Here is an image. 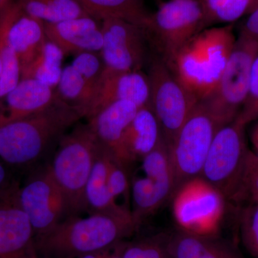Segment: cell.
Segmentation results:
<instances>
[{"label":"cell","mask_w":258,"mask_h":258,"mask_svg":"<svg viewBox=\"0 0 258 258\" xmlns=\"http://www.w3.org/2000/svg\"><path fill=\"white\" fill-rule=\"evenodd\" d=\"M132 217L89 214L69 217L35 237L37 258H78L113 247L139 230Z\"/></svg>","instance_id":"6da1fadb"},{"label":"cell","mask_w":258,"mask_h":258,"mask_svg":"<svg viewBox=\"0 0 258 258\" xmlns=\"http://www.w3.org/2000/svg\"><path fill=\"white\" fill-rule=\"evenodd\" d=\"M81 118L77 110L58 99L25 118L0 120V159L18 169L33 165Z\"/></svg>","instance_id":"7a4b0ae2"},{"label":"cell","mask_w":258,"mask_h":258,"mask_svg":"<svg viewBox=\"0 0 258 258\" xmlns=\"http://www.w3.org/2000/svg\"><path fill=\"white\" fill-rule=\"evenodd\" d=\"M236 39L234 24L204 29L165 63L176 80L203 102L216 88Z\"/></svg>","instance_id":"3957f363"},{"label":"cell","mask_w":258,"mask_h":258,"mask_svg":"<svg viewBox=\"0 0 258 258\" xmlns=\"http://www.w3.org/2000/svg\"><path fill=\"white\" fill-rule=\"evenodd\" d=\"M98 142L88 123H80L58 142L47 164L52 177L63 195L68 217L86 212L85 191L96 158Z\"/></svg>","instance_id":"277c9868"},{"label":"cell","mask_w":258,"mask_h":258,"mask_svg":"<svg viewBox=\"0 0 258 258\" xmlns=\"http://www.w3.org/2000/svg\"><path fill=\"white\" fill-rule=\"evenodd\" d=\"M258 42L239 33L225 69L214 92L201 102L218 126L235 121L248 94L251 68Z\"/></svg>","instance_id":"5b68a950"},{"label":"cell","mask_w":258,"mask_h":258,"mask_svg":"<svg viewBox=\"0 0 258 258\" xmlns=\"http://www.w3.org/2000/svg\"><path fill=\"white\" fill-rule=\"evenodd\" d=\"M204 29L202 0H167L151 14L144 30L152 53L166 62Z\"/></svg>","instance_id":"8992f818"},{"label":"cell","mask_w":258,"mask_h":258,"mask_svg":"<svg viewBox=\"0 0 258 258\" xmlns=\"http://www.w3.org/2000/svg\"><path fill=\"white\" fill-rule=\"evenodd\" d=\"M245 126L235 120L217 129L200 175L222 194L227 203L235 204L249 150Z\"/></svg>","instance_id":"52a82bcc"},{"label":"cell","mask_w":258,"mask_h":258,"mask_svg":"<svg viewBox=\"0 0 258 258\" xmlns=\"http://www.w3.org/2000/svg\"><path fill=\"white\" fill-rule=\"evenodd\" d=\"M171 207L178 229L201 236H217L227 202L201 176L188 180L173 195Z\"/></svg>","instance_id":"ba28073f"},{"label":"cell","mask_w":258,"mask_h":258,"mask_svg":"<svg viewBox=\"0 0 258 258\" xmlns=\"http://www.w3.org/2000/svg\"><path fill=\"white\" fill-rule=\"evenodd\" d=\"M148 64L149 103L159 121L163 138L169 147L199 101L176 80L160 57L152 53Z\"/></svg>","instance_id":"9c48e42d"},{"label":"cell","mask_w":258,"mask_h":258,"mask_svg":"<svg viewBox=\"0 0 258 258\" xmlns=\"http://www.w3.org/2000/svg\"><path fill=\"white\" fill-rule=\"evenodd\" d=\"M219 128L205 105L199 102L168 147L174 177V193L188 180L201 175Z\"/></svg>","instance_id":"30bf717a"},{"label":"cell","mask_w":258,"mask_h":258,"mask_svg":"<svg viewBox=\"0 0 258 258\" xmlns=\"http://www.w3.org/2000/svg\"><path fill=\"white\" fill-rule=\"evenodd\" d=\"M139 162L143 174L131 176V212L139 227L172 198L174 177L169 148L163 139Z\"/></svg>","instance_id":"8fae6325"},{"label":"cell","mask_w":258,"mask_h":258,"mask_svg":"<svg viewBox=\"0 0 258 258\" xmlns=\"http://www.w3.org/2000/svg\"><path fill=\"white\" fill-rule=\"evenodd\" d=\"M104 69L115 72L142 71L152 52L142 27L119 18L101 21Z\"/></svg>","instance_id":"7c38bea8"},{"label":"cell","mask_w":258,"mask_h":258,"mask_svg":"<svg viewBox=\"0 0 258 258\" xmlns=\"http://www.w3.org/2000/svg\"><path fill=\"white\" fill-rule=\"evenodd\" d=\"M19 199L31 222L35 237L45 233L68 217L66 200L47 164L35 171L20 186Z\"/></svg>","instance_id":"4fadbf2b"},{"label":"cell","mask_w":258,"mask_h":258,"mask_svg":"<svg viewBox=\"0 0 258 258\" xmlns=\"http://www.w3.org/2000/svg\"><path fill=\"white\" fill-rule=\"evenodd\" d=\"M15 181L0 193V258H37L35 232L19 199Z\"/></svg>","instance_id":"5bb4252c"},{"label":"cell","mask_w":258,"mask_h":258,"mask_svg":"<svg viewBox=\"0 0 258 258\" xmlns=\"http://www.w3.org/2000/svg\"><path fill=\"white\" fill-rule=\"evenodd\" d=\"M104 70L100 52L76 55L72 63L62 69L55 88L62 103L72 107L84 118Z\"/></svg>","instance_id":"9a60e30c"},{"label":"cell","mask_w":258,"mask_h":258,"mask_svg":"<svg viewBox=\"0 0 258 258\" xmlns=\"http://www.w3.org/2000/svg\"><path fill=\"white\" fill-rule=\"evenodd\" d=\"M150 84L143 71L115 72L104 69L84 118L91 119L98 112L118 101H132L139 107L149 104Z\"/></svg>","instance_id":"2e32d148"},{"label":"cell","mask_w":258,"mask_h":258,"mask_svg":"<svg viewBox=\"0 0 258 258\" xmlns=\"http://www.w3.org/2000/svg\"><path fill=\"white\" fill-rule=\"evenodd\" d=\"M47 40L53 42L64 55L100 52L103 45L101 21L91 16L44 23Z\"/></svg>","instance_id":"e0dca14e"},{"label":"cell","mask_w":258,"mask_h":258,"mask_svg":"<svg viewBox=\"0 0 258 258\" xmlns=\"http://www.w3.org/2000/svg\"><path fill=\"white\" fill-rule=\"evenodd\" d=\"M139 108L132 101L115 102L87 120L98 142L129 172L132 167L123 149V137Z\"/></svg>","instance_id":"ac0fdd59"},{"label":"cell","mask_w":258,"mask_h":258,"mask_svg":"<svg viewBox=\"0 0 258 258\" xmlns=\"http://www.w3.org/2000/svg\"><path fill=\"white\" fill-rule=\"evenodd\" d=\"M0 27L18 55L21 70L33 60L47 40L43 22L25 13L15 0L0 15Z\"/></svg>","instance_id":"d6986e66"},{"label":"cell","mask_w":258,"mask_h":258,"mask_svg":"<svg viewBox=\"0 0 258 258\" xmlns=\"http://www.w3.org/2000/svg\"><path fill=\"white\" fill-rule=\"evenodd\" d=\"M55 88L34 79H21L0 103V120L25 118L46 109L58 100Z\"/></svg>","instance_id":"ffe728a7"},{"label":"cell","mask_w":258,"mask_h":258,"mask_svg":"<svg viewBox=\"0 0 258 258\" xmlns=\"http://www.w3.org/2000/svg\"><path fill=\"white\" fill-rule=\"evenodd\" d=\"M113 158L111 153L99 143L85 191L86 212L132 217L130 210L117 203L108 187V171Z\"/></svg>","instance_id":"44dd1931"},{"label":"cell","mask_w":258,"mask_h":258,"mask_svg":"<svg viewBox=\"0 0 258 258\" xmlns=\"http://www.w3.org/2000/svg\"><path fill=\"white\" fill-rule=\"evenodd\" d=\"M162 138L160 125L150 103L140 107L123 137V149L132 167L154 150Z\"/></svg>","instance_id":"7402d4cb"},{"label":"cell","mask_w":258,"mask_h":258,"mask_svg":"<svg viewBox=\"0 0 258 258\" xmlns=\"http://www.w3.org/2000/svg\"><path fill=\"white\" fill-rule=\"evenodd\" d=\"M171 258H242L232 244L218 236H201L178 229L169 235Z\"/></svg>","instance_id":"603a6c76"},{"label":"cell","mask_w":258,"mask_h":258,"mask_svg":"<svg viewBox=\"0 0 258 258\" xmlns=\"http://www.w3.org/2000/svg\"><path fill=\"white\" fill-rule=\"evenodd\" d=\"M86 13L103 21L107 18H119L144 28L151 14L144 0H77Z\"/></svg>","instance_id":"cb8c5ba5"},{"label":"cell","mask_w":258,"mask_h":258,"mask_svg":"<svg viewBox=\"0 0 258 258\" xmlns=\"http://www.w3.org/2000/svg\"><path fill=\"white\" fill-rule=\"evenodd\" d=\"M64 56L62 50L47 39L33 60L21 70V79L36 80L55 89L63 69Z\"/></svg>","instance_id":"d4e9b609"},{"label":"cell","mask_w":258,"mask_h":258,"mask_svg":"<svg viewBox=\"0 0 258 258\" xmlns=\"http://www.w3.org/2000/svg\"><path fill=\"white\" fill-rule=\"evenodd\" d=\"M27 14L44 23H57L61 20L90 16L77 0H15Z\"/></svg>","instance_id":"484cf974"},{"label":"cell","mask_w":258,"mask_h":258,"mask_svg":"<svg viewBox=\"0 0 258 258\" xmlns=\"http://www.w3.org/2000/svg\"><path fill=\"white\" fill-rule=\"evenodd\" d=\"M205 28L217 24H234L257 7V0H202Z\"/></svg>","instance_id":"4316f807"},{"label":"cell","mask_w":258,"mask_h":258,"mask_svg":"<svg viewBox=\"0 0 258 258\" xmlns=\"http://www.w3.org/2000/svg\"><path fill=\"white\" fill-rule=\"evenodd\" d=\"M169 234L160 233L134 242H125L123 258H171Z\"/></svg>","instance_id":"83f0119b"},{"label":"cell","mask_w":258,"mask_h":258,"mask_svg":"<svg viewBox=\"0 0 258 258\" xmlns=\"http://www.w3.org/2000/svg\"><path fill=\"white\" fill-rule=\"evenodd\" d=\"M258 203V155L249 149L235 204Z\"/></svg>","instance_id":"f1b7e54d"},{"label":"cell","mask_w":258,"mask_h":258,"mask_svg":"<svg viewBox=\"0 0 258 258\" xmlns=\"http://www.w3.org/2000/svg\"><path fill=\"white\" fill-rule=\"evenodd\" d=\"M239 218L242 243L249 253L258 258V203L245 204Z\"/></svg>","instance_id":"f546056e"},{"label":"cell","mask_w":258,"mask_h":258,"mask_svg":"<svg viewBox=\"0 0 258 258\" xmlns=\"http://www.w3.org/2000/svg\"><path fill=\"white\" fill-rule=\"evenodd\" d=\"M108 185L117 203L120 205L118 200L121 199L125 208L131 210L130 172L114 158L112 159L108 171Z\"/></svg>","instance_id":"4dcf8cb0"},{"label":"cell","mask_w":258,"mask_h":258,"mask_svg":"<svg viewBox=\"0 0 258 258\" xmlns=\"http://www.w3.org/2000/svg\"><path fill=\"white\" fill-rule=\"evenodd\" d=\"M258 120V52L251 68L248 94L237 120L244 125Z\"/></svg>","instance_id":"1f68e13d"},{"label":"cell","mask_w":258,"mask_h":258,"mask_svg":"<svg viewBox=\"0 0 258 258\" xmlns=\"http://www.w3.org/2000/svg\"><path fill=\"white\" fill-rule=\"evenodd\" d=\"M247 15L240 32L258 42V6Z\"/></svg>","instance_id":"d6a6232c"},{"label":"cell","mask_w":258,"mask_h":258,"mask_svg":"<svg viewBox=\"0 0 258 258\" xmlns=\"http://www.w3.org/2000/svg\"><path fill=\"white\" fill-rule=\"evenodd\" d=\"M13 180L10 179L9 173L8 172L6 165L0 159V193L11 184Z\"/></svg>","instance_id":"836d02e7"},{"label":"cell","mask_w":258,"mask_h":258,"mask_svg":"<svg viewBox=\"0 0 258 258\" xmlns=\"http://www.w3.org/2000/svg\"><path fill=\"white\" fill-rule=\"evenodd\" d=\"M125 242H126L125 241H122L113 246L107 258H123V252Z\"/></svg>","instance_id":"e575fe53"},{"label":"cell","mask_w":258,"mask_h":258,"mask_svg":"<svg viewBox=\"0 0 258 258\" xmlns=\"http://www.w3.org/2000/svg\"><path fill=\"white\" fill-rule=\"evenodd\" d=\"M111 248L112 247L103 249V250L96 251V252H91V253L83 254V255L80 256L78 258H107Z\"/></svg>","instance_id":"d590c367"},{"label":"cell","mask_w":258,"mask_h":258,"mask_svg":"<svg viewBox=\"0 0 258 258\" xmlns=\"http://www.w3.org/2000/svg\"><path fill=\"white\" fill-rule=\"evenodd\" d=\"M251 142L253 145L254 152L258 155V121L251 132Z\"/></svg>","instance_id":"8d00e7d4"},{"label":"cell","mask_w":258,"mask_h":258,"mask_svg":"<svg viewBox=\"0 0 258 258\" xmlns=\"http://www.w3.org/2000/svg\"><path fill=\"white\" fill-rule=\"evenodd\" d=\"M14 2L15 0H0V15L4 13Z\"/></svg>","instance_id":"74e56055"},{"label":"cell","mask_w":258,"mask_h":258,"mask_svg":"<svg viewBox=\"0 0 258 258\" xmlns=\"http://www.w3.org/2000/svg\"><path fill=\"white\" fill-rule=\"evenodd\" d=\"M1 69H2V67H1V60H0V74H1Z\"/></svg>","instance_id":"f35d334b"},{"label":"cell","mask_w":258,"mask_h":258,"mask_svg":"<svg viewBox=\"0 0 258 258\" xmlns=\"http://www.w3.org/2000/svg\"><path fill=\"white\" fill-rule=\"evenodd\" d=\"M257 6H258V0H257Z\"/></svg>","instance_id":"ab89813d"}]
</instances>
